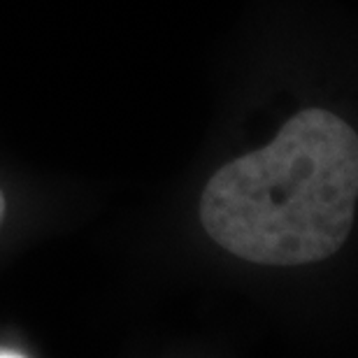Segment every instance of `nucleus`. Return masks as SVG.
<instances>
[{
  "mask_svg": "<svg viewBox=\"0 0 358 358\" xmlns=\"http://www.w3.org/2000/svg\"><path fill=\"white\" fill-rule=\"evenodd\" d=\"M358 198V138L328 110L286 121L268 147L219 168L200 198L207 235L259 266L324 261L349 238Z\"/></svg>",
  "mask_w": 358,
  "mask_h": 358,
  "instance_id": "f257e3e1",
  "label": "nucleus"
},
{
  "mask_svg": "<svg viewBox=\"0 0 358 358\" xmlns=\"http://www.w3.org/2000/svg\"><path fill=\"white\" fill-rule=\"evenodd\" d=\"M3 217H5V196L0 191V224H3Z\"/></svg>",
  "mask_w": 358,
  "mask_h": 358,
  "instance_id": "f03ea898",
  "label": "nucleus"
},
{
  "mask_svg": "<svg viewBox=\"0 0 358 358\" xmlns=\"http://www.w3.org/2000/svg\"><path fill=\"white\" fill-rule=\"evenodd\" d=\"M0 356H10V358H19V356H26V354H21V352H0Z\"/></svg>",
  "mask_w": 358,
  "mask_h": 358,
  "instance_id": "7ed1b4c3",
  "label": "nucleus"
}]
</instances>
